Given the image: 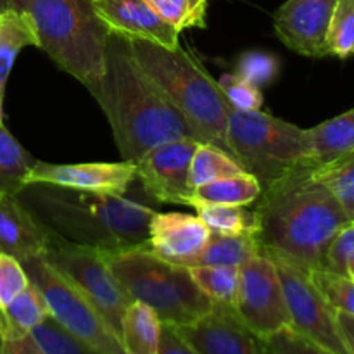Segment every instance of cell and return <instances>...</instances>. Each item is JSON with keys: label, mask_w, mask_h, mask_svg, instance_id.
Masks as SVG:
<instances>
[{"label": "cell", "mask_w": 354, "mask_h": 354, "mask_svg": "<svg viewBox=\"0 0 354 354\" xmlns=\"http://www.w3.org/2000/svg\"><path fill=\"white\" fill-rule=\"evenodd\" d=\"M16 196L48 234L69 244L104 254L149 245L156 209L142 185L118 196L30 183Z\"/></svg>", "instance_id": "6da1fadb"}, {"label": "cell", "mask_w": 354, "mask_h": 354, "mask_svg": "<svg viewBox=\"0 0 354 354\" xmlns=\"http://www.w3.org/2000/svg\"><path fill=\"white\" fill-rule=\"evenodd\" d=\"M86 90L102 107L123 161L135 165L158 145L192 137L189 124L138 64L131 41L121 35L109 33L102 75Z\"/></svg>", "instance_id": "7a4b0ae2"}, {"label": "cell", "mask_w": 354, "mask_h": 354, "mask_svg": "<svg viewBox=\"0 0 354 354\" xmlns=\"http://www.w3.org/2000/svg\"><path fill=\"white\" fill-rule=\"evenodd\" d=\"M306 166L277 185L263 190L256 201L261 252L283 256L310 270H324L325 254L334 235L351 218L330 192L311 178Z\"/></svg>", "instance_id": "3957f363"}, {"label": "cell", "mask_w": 354, "mask_h": 354, "mask_svg": "<svg viewBox=\"0 0 354 354\" xmlns=\"http://www.w3.org/2000/svg\"><path fill=\"white\" fill-rule=\"evenodd\" d=\"M130 41L138 64L189 124L192 137L232 156L227 138L232 107L216 80L180 45L168 48L145 40Z\"/></svg>", "instance_id": "277c9868"}, {"label": "cell", "mask_w": 354, "mask_h": 354, "mask_svg": "<svg viewBox=\"0 0 354 354\" xmlns=\"http://www.w3.org/2000/svg\"><path fill=\"white\" fill-rule=\"evenodd\" d=\"M28 14L38 35V48L59 69L86 88L100 78L111 31L99 19L92 0H9Z\"/></svg>", "instance_id": "5b68a950"}, {"label": "cell", "mask_w": 354, "mask_h": 354, "mask_svg": "<svg viewBox=\"0 0 354 354\" xmlns=\"http://www.w3.org/2000/svg\"><path fill=\"white\" fill-rule=\"evenodd\" d=\"M104 258L127 296L152 308L161 324L185 327L213 310L189 268L159 258L149 245L106 252Z\"/></svg>", "instance_id": "8992f818"}, {"label": "cell", "mask_w": 354, "mask_h": 354, "mask_svg": "<svg viewBox=\"0 0 354 354\" xmlns=\"http://www.w3.org/2000/svg\"><path fill=\"white\" fill-rule=\"evenodd\" d=\"M228 145L235 161L263 190L311 165L308 130L263 111H230Z\"/></svg>", "instance_id": "52a82bcc"}, {"label": "cell", "mask_w": 354, "mask_h": 354, "mask_svg": "<svg viewBox=\"0 0 354 354\" xmlns=\"http://www.w3.org/2000/svg\"><path fill=\"white\" fill-rule=\"evenodd\" d=\"M30 282L44 294L50 317L66 332L99 354H127L116 332L95 306L44 256L23 261Z\"/></svg>", "instance_id": "ba28073f"}, {"label": "cell", "mask_w": 354, "mask_h": 354, "mask_svg": "<svg viewBox=\"0 0 354 354\" xmlns=\"http://www.w3.org/2000/svg\"><path fill=\"white\" fill-rule=\"evenodd\" d=\"M279 270L290 328L330 354H349L337 324V311L315 282L313 272L283 256L266 254Z\"/></svg>", "instance_id": "9c48e42d"}, {"label": "cell", "mask_w": 354, "mask_h": 354, "mask_svg": "<svg viewBox=\"0 0 354 354\" xmlns=\"http://www.w3.org/2000/svg\"><path fill=\"white\" fill-rule=\"evenodd\" d=\"M44 259L78 287L120 337L121 320L131 299L113 275L102 252L50 235Z\"/></svg>", "instance_id": "30bf717a"}, {"label": "cell", "mask_w": 354, "mask_h": 354, "mask_svg": "<svg viewBox=\"0 0 354 354\" xmlns=\"http://www.w3.org/2000/svg\"><path fill=\"white\" fill-rule=\"evenodd\" d=\"M242 324L261 341L290 327L279 270L265 252L241 266L239 292L234 306Z\"/></svg>", "instance_id": "8fae6325"}, {"label": "cell", "mask_w": 354, "mask_h": 354, "mask_svg": "<svg viewBox=\"0 0 354 354\" xmlns=\"http://www.w3.org/2000/svg\"><path fill=\"white\" fill-rule=\"evenodd\" d=\"M199 142L192 137L166 142L135 162L137 182L151 199L189 206L190 162Z\"/></svg>", "instance_id": "7c38bea8"}, {"label": "cell", "mask_w": 354, "mask_h": 354, "mask_svg": "<svg viewBox=\"0 0 354 354\" xmlns=\"http://www.w3.org/2000/svg\"><path fill=\"white\" fill-rule=\"evenodd\" d=\"M339 0H286L273 17L277 37L304 57L327 55L325 37Z\"/></svg>", "instance_id": "4fadbf2b"}, {"label": "cell", "mask_w": 354, "mask_h": 354, "mask_svg": "<svg viewBox=\"0 0 354 354\" xmlns=\"http://www.w3.org/2000/svg\"><path fill=\"white\" fill-rule=\"evenodd\" d=\"M137 182L133 162H78V165H52L37 161L28 175L30 183H50L66 189L85 192L118 194L123 196Z\"/></svg>", "instance_id": "5bb4252c"}, {"label": "cell", "mask_w": 354, "mask_h": 354, "mask_svg": "<svg viewBox=\"0 0 354 354\" xmlns=\"http://www.w3.org/2000/svg\"><path fill=\"white\" fill-rule=\"evenodd\" d=\"M176 328L199 354H268L265 342L242 324L234 308L213 304L199 320Z\"/></svg>", "instance_id": "9a60e30c"}, {"label": "cell", "mask_w": 354, "mask_h": 354, "mask_svg": "<svg viewBox=\"0 0 354 354\" xmlns=\"http://www.w3.org/2000/svg\"><path fill=\"white\" fill-rule=\"evenodd\" d=\"M92 7L111 33L168 48L180 45V31L162 21L147 0H92Z\"/></svg>", "instance_id": "2e32d148"}, {"label": "cell", "mask_w": 354, "mask_h": 354, "mask_svg": "<svg viewBox=\"0 0 354 354\" xmlns=\"http://www.w3.org/2000/svg\"><path fill=\"white\" fill-rule=\"evenodd\" d=\"M209 235L199 216L156 211L149 223V249L166 261L189 268L206 248Z\"/></svg>", "instance_id": "e0dca14e"}, {"label": "cell", "mask_w": 354, "mask_h": 354, "mask_svg": "<svg viewBox=\"0 0 354 354\" xmlns=\"http://www.w3.org/2000/svg\"><path fill=\"white\" fill-rule=\"evenodd\" d=\"M50 234L23 206L16 194L0 192V252L17 261L44 256Z\"/></svg>", "instance_id": "ac0fdd59"}, {"label": "cell", "mask_w": 354, "mask_h": 354, "mask_svg": "<svg viewBox=\"0 0 354 354\" xmlns=\"http://www.w3.org/2000/svg\"><path fill=\"white\" fill-rule=\"evenodd\" d=\"M24 47H38V35L30 16L14 7L0 10V118L3 120V99L7 82Z\"/></svg>", "instance_id": "d6986e66"}, {"label": "cell", "mask_w": 354, "mask_h": 354, "mask_svg": "<svg viewBox=\"0 0 354 354\" xmlns=\"http://www.w3.org/2000/svg\"><path fill=\"white\" fill-rule=\"evenodd\" d=\"M313 168L330 165L354 152V107L308 130Z\"/></svg>", "instance_id": "ffe728a7"}, {"label": "cell", "mask_w": 354, "mask_h": 354, "mask_svg": "<svg viewBox=\"0 0 354 354\" xmlns=\"http://www.w3.org/2000/svg\"><path fill=\"white\" fill-rule=\"evenodd\" d=\"M50 317L44 294L30 282V286L10 301L6 308H0V335L2 341L30 335L38 325Z\"/></svg>", "instance_id": "44dd1931"}, {"label": "cell", "mask_w": 354, "mask_h": 354, "mask_svg": "<svg viewBox=\"0 0 354 354\" xmlns=\"http://www.w3.org/2000/svg\"><path fill=\"white\" fill-rule=\"evenodd\" d=\"M263 187L256 176L244 171L239 175L223 176L214 182L204 183L192 190L189 206L197 204H223V206H252L261 197Z\"/></svg>", "instance_id": "7402d4cb"}, {"label": "cell", "mask_w": 354, "mask_h": 354, "mask_svg": "<svg viewBox=\"0 0 354 354\" xmlns=\"http://www.w3.org/2000/svg\"><path fill=\"white\" fill-rule=\"evenodd\" d=\"M161 325L152 308L140 301H131L120 328V341L127 354H158Z\"/></svg>", "instance_id": "603a6c76"}, {"label": "cell", "mask_w": 354, "mask_h": 354, "mask_svg": "<svg viewBox=\"0 0 354 354\" xmlns=\"http://www.w3.org/2000/svg\"><path fill=\"white\" fill-rule=\"evenodd\" d=\"M258 254H261V244L254 234L223 235L211 232L206 248L192 266H242Z\"/></svg>", "instance_id": "cb8c5ba5"}, {"label": "cell", "mask_w": 354, "mask_h": 354, "mask_svg": "<svg viewBox=\"0 0 354 354\" xmlns=\"http://www.w3.org/2000/svg\"><path fill=\"white\" fill-rule=\"evenodd\" d=\"M37 159L14 138L0 118V192L17 194Z\"/></svg>", "instance_id": "d4e9b609"}, {"label": "cell", "mask_w": 354, "mask_h": 354, "mask_svg": "<svg viewBox=\"0 0 354 354\" xmlns=\"http://www.w3.org/2000/svg\"><path fill=\"white\" fill-rule=\"evenodd\" d=\"M190 277L214 306L234 308L241 266H190Z\"/></svg>", "instance_id": "484cf974"}, {"label": "cell", "mask_w": 354, "mask_h": 354, "mask_svg": "<svg viewBox=\"0 0 354 354\" xmlns=\"http://www.w3.org/2000/svg\"><path fill=\"white\" fill-rule=\"evenodd\" d=\"M197 216L213 234L242 235L258 232V218L249 206H223V204H197Z\"/></svg>", "instance_id": "4316f807"}, {"label": "cell", "mask_w": 354, "mask_h": 354, "mask_svg": "<svg viewBox=\"0 0 354 354\" xmlns=\"http://www.w3.org/2000/svg\"><path fill=\"white\" fill-rule=\"evenodd\" d=\"M244 171L245 169L228 152L221 151L214 145L199 142L192 156V162H190V189L194 190L204 183L214 182V180L223 178V176L239 175V173Z\"/></svg>", "instance_id": "83f0119b"}, {"label": "cell", "mask_w": 354, "mask_h": 354, "mask_svg": "<svg viewBox=\"0 0 354 354\" xmlns=\"http://www.w3.org/2000/svg\"><path fill=\"white\" fill-rule=\"evenodd\" d=\"M311 178L324 185L354 220V152L330 165L313 168Z\"/></svg>", "instance_id": "f1b7e54d"}, {"label": "cell", "mask_w": 354, "mask_h": 354, "mask_svg": "<svg viewBox=\"0 0 354 354\" xmlns=\"http://www.w3.org/2000/svg\"><path fill=\"white\" fill-rule=\"evenodd\" d=\"M327 55L348 59L354 55V0H339L325 37Z\"/></svg>", "instance_id": "f546056e"}, {"label": "cell", "mask_w": 354, "mask_h": 354, "mask_svg": "<svg viewBox=\"0 0 354 354\" xmlns=\"http://www.w3.org/2000/svg\"><path fill=\"white\" fill-rule=\"evenodd\" d=\"M162 21L182 31L206 26L207 3L201 0H147Z\"/></svg>", "instance_id": "4dcf8cb0"}, {"label": "cell", "mask_w": 354, "mask_h": 354, "mask_svg": "<svg viewBox=\"0 0 354 354\" xmlns=\"http://www.w3.org/2000/svg\"><path fill=\"white\" fill-rule=\"evenodd\" d=\"M31 335L47 354H99L86 344H83L82 341L73 337L52 317H48L44 324L38 325L31 332Z\"/></svg>", "instance_id": "1f68e13d"}, {"label": "cell", "mask_w": 354, "mask_h": 354, "mask_svg": "<svg viewBox=\"0 0 354 354\" xmlns=\"http://www.w3.org/2000/svg\"><path fill=\"white\" fill-rule=\"evenodd\" d=\"M280 59L265 50H248L239 57L237 75L258 88L268 86L279 78Z\"/></svg>", "instance_id": "d6a6232c"}, {"label": "cell", "mask_w": 354, "mask_h": 354, "mask_svg": "<svg viewBox=\"0 0 354 354\" xmlns=\"http://www.w3.org/2000/svg\"><path fill=\"white\" fill-rule=\"evenodd\" d=\"M216 82L232 109L244 111V113H249V111H261V88L249 83L248 80L239 76L237 73H225Z\"/></svg>", "instance_id": "836d02e7"}, {"label": "cell", "mask_w": 354, "mask_h": 354, "mask_svg": "<svg viewBox=\"0 0 354 354\" xmlns=\"http://www.w3.org/2000/svg\"><path fill=\"white\" fill-rule=\"evenodd\" d=\"M315 282L325 294L335 311L354 318V280L349 277L335 275L328 270H311Z\"/></svg>", "instance_id": "e575fe53"}, {"label": "cell", "mask_w": 354, "mask_h": 354, "mask_svg": "<svg viewBox=\"0 0 354 354\" xmlns=\"http://www.w3.org/2000/svg\"><path fill=\"white\" fill-rule=\"evenodd\" d=\"M354 268V220L342 225L341 230L334 235L325 254L324 270L335 275L349 277Z\"/></svg>", "instance_id": "d590c367"}, {"label": "cell", "mask_w": 354, "mask_h": 354, "mask_svg": "<svg viewBox=\"0 0 354 354\" xmlns=\"http://www.w3.org/2000/svg\"><path fill=\"white\" fill-rule=\"evenodd\" d=\"M30 286L23 263L0 252V308H6Z\"/></svg>", "instance_id": "8d00e7d4"}, {"label": "cell", "mask_w": 354, "mask_h": 354, "mask_svg": "<svg viewBox=\"0 0 354 354\" xmlns=\"http://www.w3.org/2000/svg\"><path fill=\"white\" fill-rule=\"evenodd\" d=\"M263 342H265L268 354H330L304 339L290 327L277 332Z\"/></svg>", "instance_id": "74e56055"}, {"label": "cell", "mask_w": 354, "mask_h": 354, "mask_svg": "<svg viewBox=\"0 0 354 354\" xmlns=\"http://www.w3.org/2000/svg\"><path fill=\"white\" fill-rule=\"evenodd\" d=\"M158 354H199L192 344L173 325H161Z\"/></svg>", "instance_id": "f35d334b"}, {"label": "cell", "mask_w": 354, "mask_h": 354, "mask_svg": "<svg viewBox=\"0 0 354 354\" xmlns=\"http://www.w3.org/2000/svg\"><path fill=\"white\" fill-rule=\"evenodd\" d=\"M0 354H47L40 348L33 335H24V337L12 339V341H3Z\"/></svg>", "instance_id": "ab89813d"}, {"label": "cell", "mask_w": 354, "mask_h": 354, "mask_svg": "<svg viewBox=\"0 0 354 354\" xmlns=\"http://www.w3.org/2000/svg\"><path fill=\"white\" fill-rule=\"evenodd\" d=\"M337 324L339 328H341V334L342 339H344L346 348H348V353L354 354V318L337 311Z\"/></svg>", "instance_id": "60d3db41"}, {"label": "cell", "mask_w": 354, "mask_h": 354, "mask_svg": "<svg viewBox=\"0 0 354 354\" xmlns=\"http://www.w3.org/2000/svg\"><path fill=\"white\" fill-rule=\"evenodd\" d=\"M6 7H9V0H0V10L6 9Z\"/></svg>", "instance_id": "b9f144b4"}, {"label": "cell", "mask_w": 354, "mask_h": 354, "mask_svg": "<svg viewBox=\"0 0 354 354\" xmlns=\"http://www.w3.org/2000/svg\"><path fill=\"white\" fill-rule=\"evenodd\" d=\"M349 279H351V280H354V268L351 270V273H349Z\"/></svg>", "instance_id": "7bdbcfd3"}, {"label": "cell", "mask_w": 354, "mask_h": 354, "mask_svg": "<svg viewBox=\"0 0 354 354\" xmlns=\"http://www.w3.org/2000/svg\"><path fill=\"white\" fill-rule=\"evenodd\" d=\"M2 342H3L2 341V335H0V349H2Z\"/></svg>", "instance_id": "ee69618b"}, {"label": "cell", "mask_w": 354, "mask_h": 354, "mask_svg": "<svg viewBox=\"0 0 354 354\" xmlns=\"http://www.w3.org/2000/svg\"><path fill=\"white\" fill-rule=\"evenodd\" d=\"M201 2H204V3H207V0H201Z\"/></svg>", "instance_id": "f6af8a7d"}]
</instances>
